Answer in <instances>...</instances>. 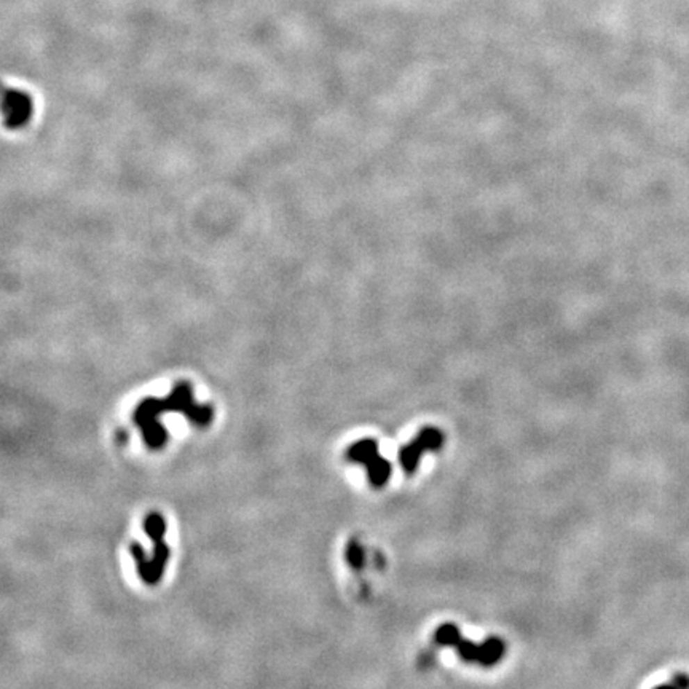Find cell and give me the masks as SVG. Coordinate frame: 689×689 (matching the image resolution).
Segmentation results:
<instances>
[{
	"label": "cell",
	"mask_w": 689,
	"mask_h": 689,
	"mask_svg": "<svg viewBox=\"0 0 689 689\" xmlns=\"http://www.w3.org/2000/svg\"><path fill=\"white\" fill-rule=\"evenodd\" d=\"M348 458L366 466L368 480L372 482L373 487H384L389 480L391 464L378 453V444L373 439H364V441L352 444L348 450Z\"/></svg>",
	"instance_id": "4"
},
{
	"label": "cell",
	"mask_w": 689,
	"mask_h": 689,
	"mask_svg": "<svg viewBox=\"0 0 689 689\" xmlns=\"http://www.w3.org/2000/svg\"><path fill=\"white\" fill-rule=\"evenodd\" d=\"M348 560L351 562L352 567H362V560H364V552H362L361 546H351L350 547Z\"/></svg>",
	"instance_id": "7"
},
{
	"label": "cell",
	"mask_w": 689,
	"mask_h": 689,
	"mask_svg": "<svg viewBox=\"0 0 689 689\" xmlns=\"http://www.w3.org/2000/svg\"><path fill=\"white\" fill-rule=\"evenodd\" d=\"M34 102L31 95L18 88H7L2 95V115L3 127L8 129H19L31 122Z\"/></svg>",
	"instance_id": "6"
},
{
	"label": "cell",
	"mask_w": 689,
	"mask_h": 689,
	"mask_svg": "<svg viewBox=\"0 0 689 689\" xmlns=\"http://www.w3.org/2000/svg\"><path fill=\"white\" fill-rule=\"evenodd\" d=\"M144 527L145 531L150 535V538L155 541V552L150 562H138V572L145 583L155 584L161 578L166 560L168 557H170L168 546L163 542V533H165L166 525L165 520H163L159 514H152L150 517L145 520Z\"/></svg>",
	"instance_id": "3"
},
{
	"label": "cell",
	"mask_w": 689,
	"mask_h": 689,
	"mask_svg": "<svg viewBox=\"0 0 689 689\" xmlns=\"http://www.w3.org/2000/svg\"><path fill=\"white\" fill-rule=\"evenodd\" d=\"M672 686H681V688H688L689 686V678L686 675H676V678L674 681L670 683Z\"/></svg>",
	"instance_id": "8"
},
{
	"label": "cell",
	"mask_w": 689,
	"mask_h": 689,
	"mask_svg": "<svg viewBox=\"0 0 689 689\" xmlns=\"http://www.w3.org/2000/svg\"><path fill=\"white\" fill-rule=\"evenodd\" d=\"M184 412L188 419H192L198 425H208L211 420L209 407H202L193 403L192 398V387L187 382L179 383L175 388V391L165 400L156 399H145L139 404L136 410V423L144 432L145 442L152 448H160L166 441V432L156 423L159 416L165 412Z\"/></svg>",
	"instance_id": "1"
},
{
	"label": "cell",
	"mask_w": 689,
	"mask_h": 689,
	"mask_svg": "<svg viewBox=\"0 0 689 689\" xmlns=\"http://www.w3.org/2000/svg\"><path fill=\"white\" fill-rule=\"evenodd\" d=\"M436 642L442 647H453L461 659L466 663H477L484 667L495 665L504 656V642L498 637L487 638L484 643L476 645L461 635L455 624H442L436 631Z\"/></svg>",
	"instance_id": "2"
},
{
	"label": "cell",
	"mask_w": 689,
	"mask_h": 689,
	"mask_svg": "<svg viewBox=\"0 0 689 689\" xmlns=\"http://www.w3.org/2000/svg\"><path fill=\"white\" fill-rule=\"evenodd\" d=\"M444 444V434L437 428H425L419 432L414 441L400 450V466L407 474H414L419 468L420 460L428 452H437Z\"/></svg>",
	"instance_id": "5"
}]
</instances>
